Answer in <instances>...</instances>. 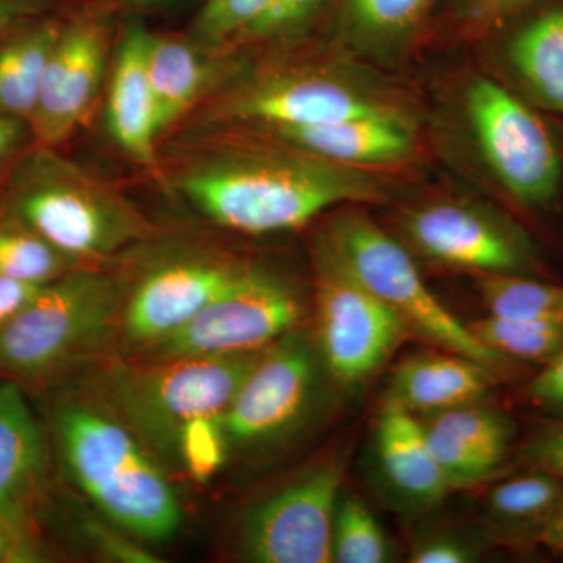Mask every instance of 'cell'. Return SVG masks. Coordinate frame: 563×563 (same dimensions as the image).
<instances>
[{"label":"cell","mask_w":563,"mask_h":563,"mask_svg":"<svg viewBox=\"0 0 563 563\" xmlns=\"http://www.w3.org/2000/svg\"><path fill=\"white\" fill-rule=\"evenodd\" d=\"M174 187L214 224L246 235L302 228L343 202L379 201L383 188L350 166L291 147H250L199 132Z\"/></svg>","instance_id":"obj_1"},{"label":"cell","mask_w":563,"mask_h":563,"mask_svg":"<svg viewBox=\"0 0 563 563\" xmlns=\"http://www.w3.org/2000/svg\"><path fill=\"white\" fill-rule=\"evenodd\" d=\"M47 433L63 472L120 531L161 543L181 525L168 470L87 385L47 406Z\"/></svg>","instance_id":"obj_2"},{"label":"cell","mask_w":563,"mask_h":563,"mask_svg":"<svg viewBox=\"0 0 563 563\" xmlns=\"http://www.w3.org/2000/svg\"><path fill=\"white\" fill-rule=\"evenodd\" d=\"M265 350L163 361L110 355L96 363L88 385L166 470H180L181 432L224 413Z\"/></svg>","instance_id":"obj_3"},{"label":"cell","mask_w":563,"mask_h":563,"mask_svg":"<svg viewBox=\"0 0 563 563\" xmlns=\"http://www.w3.org/2000/svg\"><path fill=\"white\" fill-rule=\"evenodd\" d=\"M3 218L38 233L80 266L107 261L152 235V224L124 196L35 146L11 173Z\"/></svg>","instance_id":"obj_4"},{"label":"cell","mask_w":563,"mask_h":563,"mask_svg":"<svg viewBox=\"0 0 563 563\" xmlns=\"http://www.w3.org/2000/svg\"><path fill=\"white\" fill-rule=\"evenodd\" d=\"M122 284L81 266L46 285L0 328V372L24 388L58 385L114 355Z\"/></svg>","instance_id":"obj_5"},{"label":"cell","mask_w":563,"mask_h":563,"mask_svg":"<svg viewBox=\"0 0 563 563\" xmlns=\"http://www.w3.org/2000/svg\"><path fill=\"white\" fill-rule=\"evenodd\" d=\"M322 242L363 287L426 342L472 358L493 373L509 362L485 347L468 324L443 306L422 280L406 247L372 218L361 211H346L332 221Z\"/></svg>","instance_id":"obj_6"},{"label":"cell","mask_w":563,"mask_h":563,"mask_svg":"<svg viewBox=\"0 0 563 563\" xmlns=\"http://www.w3.org/2000/svg\"><path fill=\"white\" fill-rule=\"evenodd\" d=\"M250 262L213 247H191L151 263L124 290L114 355L135 357L184 328L228 291Z\"/></svg>","instance_id":"obj_7"},{"label":"cell","mask_w":563,"mask_h":563,"mask_svg":"<svg viewBox=\"0 0 563 563\" xmlns=\"http://www.w3.org/2000/svg\"><path fill=\"white\" fill-rule=\"evenodd\" d=\"M409 329L320 240L314 251V346L336 383H365Z\"/></svg>","instance_id":"obj_8"},{"label":"cell","mask_w":563,"mask_h":563,"mask_svg":"<svg viewBox=\"0 0 563 563\" xmlns=\"http://www.w3.org/2000/svg\"><path fill=\"white\" fill-rule=\"evenodd\" d=\"M302 314L298 288L273 269L251 263L228 291L184 328L128 358L163 361L262 351L295 331Z\"/></svg>","instance_id":"obj_9"},{"label":"cell","mask_w":563,"mask_h":563,"mask_svg":"<svg viewBox=\"0 0 563 563\" xmlns=\"http://www.w3.org/2000/svg\"><path fill=\"white\" fill-rule=\"evenodd\" d=\"M321 369L317 346L296 329L266 347L222 413L229 450H263L299 431L318 401Z\"/></svg>","instance_id":"obj_10"},{"label":"cell","mask_w":563,"mask_h":563,"mask_svg":"<svg viewBox=\"0 0 563 563\" xmlns=\"http://www.w3.org/2000/svg\"><path fill=\"white\" fill-rule=\"evenodd\" d=\"M343 474L339 459L322 461L252 504L236 529V555L254 563L332 562Z\"/></svg>","instance_id":"obj_11"},{"label":"cell","mask_w":563,"mask_h":563,"mask_svg":"<svg viewBox=\"0 0 563 563\" xmlns=\"http://www.w3.org/2000/svg\"><path fill=\"white\" fill-rule=\"evenodd\" d=\"M465 107L477 144L503 187L528 206L553 199L562 161L543 121L512 92L484 77L470 84Z\"/></svg>","instance_id":"obj_12"},{"label":"cell","mask_w":563,"mask_h":563,"mask_svg":"<svg viewBox=\"0 0 563 563\" xmlns=\"http://www.w3.org/2000/svg\"><path fill=\"white\" fill-rule=\"evenodd\" d=\"M390 110L331 77L277 74L224 92L203 111L199 128H313Z\"/></svg>","instance_id":"obj_13"},{"label":"cell","mask_w":563,"mask_h":563,"mask_svg":"<svg viewBox=\"0 0 563 563\" xmlns=\"http://www.w3.org/2000/svg\"><path fill=\"white\" fill-rule=\"evenodd\" d=\"M107 63L109 36L101 21L80 18L62 27L27 122L36 146L57 150L79 131L98 102Z\"/></svg>","instance_id":"obj_14"},{"label":"cell","mask_w":563,"mask_h":563,"mask_svg":"<svg viewBox=\"0 0 563 563\" xmlns=\"http://www.w3.org/2000/svg\"><path fill=\"white\" fill-rule=\"evenodd\" d=\"M49 443L24 387L7 377L0 383V518L38 536L49 483Z\"/></svg>","instance_id":"obj_15"},{"label":"cell","mask_w":563,"mask_h":563,"mask_svg":"<svg viewBox=\"0 0 563 563\" xmlns=\"http://www.w3.org/2000/svg\"><path fill=\"white\" fill-rule=\"evenodd\" d=\"M407 236L432 261L484 274H510L523 263L515 236L472 207L439 202L406 218Z\"/></svg>","instance_id":"obj_16"},{"label":"cell","mask_w":563,"mask_h":563,"mask_svg":"<svg viewBox=\"0 0 563 563\" xmlns=\"http://www.w3.org/2000/svg\"><path fill=\"white\" fill-rule=\"evenodd\" d=\"M147 38L150 31L143 22H129L114 55L107 124L114 143L128 157L144 168L155 169L161 135L147 74Z\"/></svg>","instance_id":"obj_17"},{"label":"cell","mask_w":563,"mask_h":563,"mask_svg":"<svg viewBox=\"0 0 563 563\" xmlns=\"http://www.w3.org/2000/svg\"><path fill=\"white\" fill-rule=\"evenodd\" d=\"M261 129L273 133L284 146L350 168L401 162L415 146L412 131L395 110L313 128Z\"/></svg>","instance_id":"obj_18"},{"label":"cell","mask_w":563,"mask_h":563,"mask_svg":"<svg viewBox=\"0 0 563 563\" xmlns=\"http://www.w3.org/2000/svg\"><path fill=\"white\" fill-rule=\"evenodd\" d=\"M377 462L385 483L412 507H431L453 492L426 442L421 420L387 401L376 429Z\"/></svg>","instance_id":"obj_19"},{"label":"cell","mask_w":563,"mask_h":563,"mask_svg":"<svg viewBox=\"0 0 563 563\" xmlns=\"http://www.w3.org/2000/svg\"><path fill=\"white\" fill-rule=\"evenodd\" d=\"M492 374L487 366L461 354L426 352L399 365L393 374L388 401L428 417L479 402L490 387Z\"/></svg>","instance_id":"obj_20"},{"label":"cell","mask_w":563,"mask_h":563,"mask_svg":"<svg viewBox=\"0 0 563 563\" xmlns=\"http://www.w3.org/2000/svg\"><path fill=\"white\" fill-rule=\"evenodd\" d=\"M201 51L190 41L150 32L147 74L161 139L198 103L209 85L211 65Z\"/></svg>","instance_id":"obj_21"},{"label":"cell","mask_w":563,"mask_h":563,"mask_svg":"<svg viewBox=\"0 0 563 563\" xmlns=\"http://www.w3.org/2000/svg\"><path fill=\"white\" fill-rule=\"evenodd\" d=\"M62 25L46 21L0 40V113L27 124Z\"/></svg>","instance_id":"obj_22"},{"label":"cell","mask_w":563,"mask_h":563,"mask_svg":"<svg viewBox=\"0 0 563 563\" xmlns=\"http://www.w3.org/2000/svg\"><path fill=\"white\" fill-rule=\"evenodd\" d=\"M509 57L536 98L563 111V9H551L517 33Z\"/></svg>","instance_id":"obj_23"},{"label":"cell","mask_w":563,"mask_h":563,"mask_svg":"<svg viewBox=\"0 0 563 563\" xmlns=\"http://www.w3.org/2000/svg\"><path fill=\"white\" fill-rule=\"evenodd\" d=\"M435 0H343L344 31L366 49L384 51L413 35Z\"/></svg>","instance_id":"obj_24"},{"label":"cell","mask_w":563,"mask_h":563,"mask_svg":"<svg viewBox=\"0 0 563 563\" xmlns=\"http://www.w3.org/2000/svg\"><path fill=\"white\" fill-rule=\"evenodd\" d=\"M563 498V483L540 472L496 485L487 496V512L503 532L528 531L537 537Z\"/></svg>","instance_id":"obj_25"},{"label":"cell","mask_w":563,"mask_h":563,"mask_svg":"<svg viewBox=\"0 0 563 563\" xmlns=\"http://www.w3.org/2000/svg\"><path fill=\"white\" fill-rule=\"evenodd\" d=\"M479 291L493 317L563 325V285L485 274Z\"/></svg>","instance_id":"obj_26"},{"label":"cell","mask_w":563,"mask_h":563,"mask_svg":"<svg viewBox=\"0 0 563 563\" xmlns=\"http://www.w3.org/2000/svg\"><path fill=\"white\" fill-rule=\"evenodd\" d=\"M77 268H81L79 263L38 233L9 218L0 220V276L49 285Z\"/></svg>","instance_id":"obj_27"},{"label":"cell","mask_w":563,"mask_h":563,"mask_svg":"<svg viewBox=\"0 0 563 563\" xmlns=\"http://www.w3.org/2000/svg\"><path fill=\"white\" fill-rule=\"evenodd\" d=\"M470 331L499 357L547 363L563 347V325L487 314L468 322Z\"/></svg>","instance_id":"obj_28"},{"label":"cell","mask_w":563,"mask_h":563,"mask_svg":"<svg viewBox=\"0 0 563 563\" xmlns=\"http://www.w3.org/2000/svg\"><path fill=\"white\" fill-rule=\"evenodd\" d=\"M390 559V543L372 510L354 496L340 498L333 515L332 562L385 563Z\"/></svg>","instance_id":"obj_29"},{"label":"cell","mask_w":563,"mask_h":563,"mask_svg":"<svg viewBox=\"0 0 563 563\" xmlns=\"http://www.w3.org/2000/svg\"><path fill=\"white\" fill-rule=\"evenodd\" d=\"M426 421V420H424ZM429 424L450 433L496 470L509 446V422L479 402L465 404L444 412L428 415Z\"/></svg>","instance_id":"obj_30"},{"label":"cell","mask_w":563,"mask_h":563,"mask_svg":"<svg viewBox=\"0 0 563 563\" xmlns=\"http://www.w3.org/2000/svg\"><path fill=\"white\" fill-rule=\"evenodd\" d=\"M272 0H207L192 25L195 43L211 51L231 43Z\"/></svg>","instance_id":"obj_31"},{"label":"cell","mask_w":563,"mask_h":563,"mask_svg":"<svg viewBox=\"0 0 563 563\" xmlns=\"http://www.w3.org/2000/svg\"><path fill=\"white\" fill-rule=\"evenodd\" d=\"M229 444L222 428V415L191 421L181 432L179 442L180 470L196 481L206 483L224 463Z\"/></svg>","instance_id":"obj_32"},{"label":"cell","mask_w":563,"mask_h":563,"mask_svg":"<svg viewBox=\"0 0 563 563\" xmlns=\"http://www.w3.org/2000/svg\"><path fill=\"white\" fill-rule=\"evenodd\" d=\"M421 424L429 450L453 490L481 483L495 472L483 457L473 453L450 433L426 421H421Z\"/></svg>","instance_id":"obj_33"},{"label":"cell","mask_w":563,"mask_h":563,"mask_svg":"<svg viewBox=\"0 0 563 563\" xmlns=\"http://www.w3.org/2000/svg\"><path fill=\"white\" fill-rule=\"evenodd\" d=\"M329 2L331 0H272L265 11L233 41L252 43L285 38L309 24Z\"/></svg>","instance_id":"obj_34"},{"label":"cell","mask_w":563,"mask_h":563,"mask_svg":"<svg viewBox=\"0 0 563 563\" xmlns=\"http://www.w3.org/2000/svg\"><path fill=\"white\" fill-rule=\"evenodd\" d=\"M479 559L476 544L455 533H433L417 542L410 551L413 563H470Z\"/></svg>","instance_id":"obj_35"},{"label":"cell","mask_w":563,"mask_h":563,"mask_svg":"<svg viewBox=\"0 0 563 563\" xmlns=\"http://www.w3.org/2000/svg\"><path fill=\"white\" fill-rule=\"evenodd\" d=\"M526 459L563 483V421L548 422L533 433Z\"/></svg>","instance_id":"obj_36"},{"label":"cell","mask_w":563,"mask_h":563,"mask_svg":"<svg viewBox=\"0 0 563 563\" xmlns=\"http://www.w3.org/2000/svg\"><path fill=\"white\" fill-rule=\"evenodd\" d=\"M46 547L38 533L24 531L0 518V563L46 562Z\"/></svg>","instance_id":"obj_37"},{"label":"cell","mask_w":563,"mask_h":563,"mask_svg":"<svg viewBox=\"0 0 563 563\" xmlns=\"http://www.w3.org/2000/svg\"><path fill=\"white\" fill-rule=\"evenodd\" d=\"M532 2L533 0H457V16L474 29H488Z\"/></svg>","instance_id":"obj_38"},{"label":"cell","mask_w":563,"mask_h":563,"mask_svg":"<svg viewBox=\"0 0 563 563\" xmlns=\"http://www.w3.org/2000/svg\"><path fill=\"white\" fill-rule=\"evenodd\" d=\"M528 398L537 406L563 412V347L533 377L528 387Z\"/></svg>","instance_id":"obj_39"},{"label":"cell","mask_w":563,"mask_h":563,"mask_svg":"<svg viewBox=\"0 0 563 563\" xmlns=\"http://www.w3.org/2000/svg\"><path fill=\"white\" fill-rule=\"evenodd\" d=\"M44 287L0 276V328L24 312Z\"/></svg>","instance_id":"obj_40"},{"label":"cell","mask_w":563,"mask_h":563,"mask_svg":"<svg viewBox=\"0 0 563 563\" xmlns=\"http://www.w3.org/2000/svg\"><path fill=\"white\" fill-rule=\"evenodd\" d=\"M536 540L548 548L551 553L563 559V498L540 528Z\"/></svg>","instance_id":"obj_41"},{"label":"cell","mask_w":563,"mask_h":563,"mask_svg":"<svg viewBox=\"0 0 563 563\" xmlns=\"http://www.w3.org/2000/svg\"><path fill=\"white\" fill-rule=\"evenodd\" d=\"M24 121L0 113V162L14 151L24 133Z\"/></svg>","instance_id":"obj_42"},{"label":"cell","mask_w":563,"mask_h":563,"mask_svg":"<svg viewBox=\"0 0 563 563\" xmlns=\"http://www.w3.org/2000/svg\"><path fill=\"white\" fill-rule=\"evenodd\" d=\"M31 10L29 0H0V40Z\"/></svg>","instance_id":"obj_43"},{"label":"cell","mask_w":563,"mask_h":563,"mask_svg":"<svg viewBox=\"0 0 563 563\" xmlns=\"http://www.w3.org/2000/svg\"><path fill=\"white\" fill-rule=\"evenodd\" d=\"M124 2L135 3V5H150V3L162 2V0H124Z\"/></svg>","instance_id":"obj_44"}]
</instances>
